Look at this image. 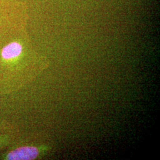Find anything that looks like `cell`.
Listing matches in <instances>:
<instances>
[{
	"label": "cell",
	"instance_id": "cell-2",
	"mask_svg": "<svg viewBox=\"0 0 160 160\" xmlns=\"http://www.w3.org/2000/svg\"><path fill=\"white\" fill-rule=\"evenodd\" d=\"M22 46L16 42H13L4 46L1 51V56L6 60L18 57L22 52Z\"/></svg>",
	"mask_w": 160,
	"mask_h": 160
},
{
	"label": "cell",
	"instance_id": "cell-1",
	"mask_svg": "<svg viewBox=\"0 0 160 160\" xmlns=\"http://www.w3.org/2000/svg\"><path fill=\"white\" fill-rule=\"evenodd\" d=\"M39 155V151L34 147H23L10 152L7 157L10 160H32Z\"/></svg>",
	"mask_w": 160,
	"mask_h": 160
}]
</instances>
